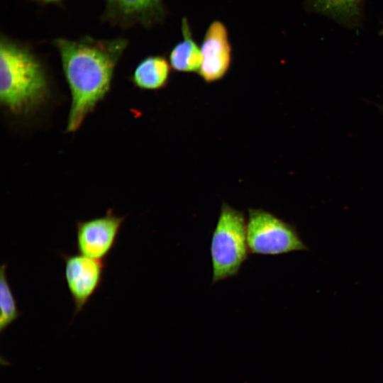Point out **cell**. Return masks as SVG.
<instances>
[{
    "label": "cell",
    "mask_w": 383,
    "mask_h": 383,
    "mask_svg": "<svg viewBox=\"0 0 383 383\" xmlns=\"http://www.w3.org/2000/svg\"><path fill=\"white\" fill-rule=\"evenodd\" d=\"M128 43L124 38L104 40L89 35L77 40L57 38L53 40L71 92L67 132L77 131L106 96Z\"/></svg>",
    "instance_id": "6da1fadb"
},
{
    "label": "cell",
    "mask_w": 383,
    "mask_h": 383,
    "mask_svg": "<svg viewBox=\"0 0 383 383\" xmlns=\"http://www.w3.org/2000/svg\"><path fill=\"white\" fill-rule=\"evenodd\" d=\"M49 91L45 67L28 45L4 34L0 38V101L16 114L33 110Z\"/></svg>",
    "instance_id": "7a4b0ae2"
},
{
    "label": "cell",
    "mask_w": 383,
    "mask_h": 383,
    "mask_svg": "<svg viewBox=\"0 0 383 383\" xmlns=\"http://www.w3.org/2000/svg\"><path fill=\"white\" fill-rule=\"evenodd\" d=\"M249 252L244 213L223 202L210 245L211 284L238 275Z\"/></svg>",
    "instance_id": "3957f363"
},
{
    "label": "cell",
    "mask_w": 383,
    "mask_h": 383,
    "mask_svg": "<svg viewBox=\"0 0 383 383\" xmlns=\"http://www.w3.org/2000/svg\"><path fill=\"white\" fill-rule=\"evenodd\" d=\"M247 240L251 254L277 255L309 248L296 226L262 209H248Z\"/></svg>",
    "instance_id": "277c9868"
},
{
    "label": "cell",
    "mask_w": 383,
    "mask_h": 383,
    "mask_svg": "<svg viewBox=\"0 0 383 383\" xmlns=\"http://www.w3.org/2000/svg\"><path fill=\"white\" fill-rule=\"evenodd\" d=\"M126 216L109 209L102 216L78 220L75 223V248L77 253L105 260L114 248Z\"/></svg>",
    "instance_id": "5b68a950"
},
{
    "label": "cell",
    "mask_w": 383,
    "mask_h": 383,
    "mask_svg": "<svg viewBox=\"0 0 383 383\" xmlns=\"http://www.w3.org/2000/svg\"><path fill=\"white\" fill-rule=\"evenodd\" d=\"M60 256L65 262V280L73 303V316L75 317L101 287L106 264L104 260L79 253L62 252Z\"/></svg>",
    "instance_id": "8992f818"
},
{
    "label": "cell",
    "mask_w": 383,
    "mask_h": 383,
    "mask_svg": "<svg viewBox=\"0 0 383 383\" xmlns=\"http://www.w3.org/2000/svg\"><path fill=\"white\" fill-rule=\"evenodd\" d=\"M202 62L199 74L206 83L221 79L229 70L232 48L226 26L220 21L208 27L201 45Z\"/></svg>",
    "instance_id": "52a82bcc"
},
{
    "label": "cell",
    "mask_w": 383,
    "mask_h": 383,
    "mask_svg": "<svg viewBox=\"0 0 383 383\" xmlns=\"http://www.w3.org/2000/svg\"><path fill=\"white\" fill-rule=\"evenodd\" d=\"M162 0H106L104 21L123 28L135 24L148 26L163 15Z\"/></svg>",
    "instance_id": "ba28073f"
},
{
    "label": "cell",
    "mask_w": 383,
    "mask_h": 383,
    "mask_svg": "<svg viewBox=\"0 0 383 383\" xmlns=\"http://www.w3.org/2000/svg\"><path fill=\"white\" fill-rule=\"evenodd\" d=\"M171 65L161 55H150L143 58L135 67L131 77L133 84L143 90H158L168 83Z\"/></svg>",
    "instance_id": "9c48e42d"
},
{
    "label": "cell",
    "mask_w": 383,
    "mask_h": 383,
    "mask_svg": "<svg viewBox=\"0 0 383 383\" xmlns=\"http://www.w3.org/2000/svg\"><path fill=\"white\" fill-rule=\"evenodd\" d=\"M182 40L178 42L170 53V63L172 69L180 72H199L202 55L193 38L191 28L186 18L182 21Z\"/></svg>",
    "instance_id": "30bf717a"
},
{
    "label": "cell",
    "mask_w": 383,
    "mask_h": 383,
    "mask_svg": "<svg viewBox=\"0 0 383 383\" xmlns=\"http://www.w3.org/2000/svg\"><path fill=\"white\" fill-rule=\"evenodd\" d=\"M7 265L4 263L0 268V332L3 333L21 315L17 301L7 278Z\"/></svg>",
    "instance_id": "8fae6325"
},
{
    "label": "cell",
    "mask_w": 383,
    "mask_h": 383,
    "mask_svg": "<svg viewBox=\"0 0 383 383\" xmlns=\"http://www.w3.org/2000/svg\"><path fill=\"white\" fill-rule=\"evenodd\" d=\"M323 13L344 21H352L360 13V0H313Z\"/></svg>",
    "instance_id": "7c38bea8"
},
{
    "label": "cell",
    "mask_w": 383,
    "mask_h": 383,
    "mask_svg": "<svg viewBox=\"0 0 383 383\" xmlns=\"http://www.w3.org/2000/svg\"><path fill=\"white\" fill-rule=\"evenodd\" d=\"M43 4H57L62 0H35Z\"/></svg>",
    "instance_id": "4fadbf2b"
},
{
    "label": "cell",
    "mask_w": 383,
    "mask_h": 383,
    "mask_svg": "<svg viewBox=\"0 0 383 383\" xmlns=\"http://www.w3.org/2000/svg\"><path fill=\"white\" fill-rule=\"evenodd\" d=\"M381 110H382V111L383 113V106H381Z\"/></svg>",
    "instance_id": "5bb4252c"
}]
</instances>
